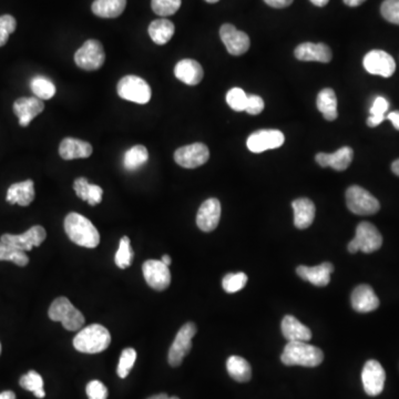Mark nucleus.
Wrapping results in <instances>:
<instances>
[{
	"instance_id": "obj_36",
	"label": "nucleus",
	"mask_w": 399,
	"mask_h": 399,
	"mask_svg": "<svg viewBox=\"0 0 399 399\" xmlns=\"http://www.w3.org/2000/svg\"><path fill=\"white\" fill-rule=\"evenodd\" d=\"M133 251L131 249L130 240L127 236H123L120 240L119 249L114 256V262L119 269H127L132 264Z\"/></svg>"
},
{
	"instance_id": "obj_51",
	"label": "nucleus",
	"mask_w": 399,
	"mask_h": 399,
	"mask_svg": "<svg viewBox=\"0 0 399 399\" xmlns=\"http://www.w3.org/2000/svg\"><path fill=\"white\" fill-rule=\"evenodd\" d=\"M0 399H16V395L12 391H3L0 393Z\"/></svg>"
},
{
	"instance_id": "obj_21",
	"label": "nucleus",
	"mask_w": 399,
	"mask_h": 399,
	"mask_svg": "<svg viewBox=\"0 0 399 399\" xmlns=\"http://www.w3.org/2000/svg\"><path fill=\"white\" fill-rule=\"evenodd\" d=\"M351 307L358 313H369L380 306V298L367 284L357 286L351 293Z\"/></svg>"
},
{
	"instance_id": "obj_7",
	"label": "nucleus",
	"mask_w": 399,
	"mask_h": 399,
	"mask_svg": "<svg viewBox=\"0 0 399 399\" xmlns=\"http://www.w3.org/2000/svg\"><path fill=\"white\" fill-rule=\"evenodd\" d=\"M196 325L192 322L184 324L178 331L167 354V360L172 367L181 365L184 357L190 353L192 349V338L196 336Z\"/></svg>"
},
{
	"instance_id": "obj_32",
	"label": "nucleus",
	"mask_w": 399,
	"mask_h": 399,
	"mask_svg": "<svg viewBox=\"0 0 399 399\" xmlns=\"http://www.w3.org/2000/svg\"><path fill=\"white\" fill-rule=\"evenodd\" d=\"M149 160V152L145 145H138L131 147L123 156V165L129 171H134L145 165Z\"/></svg>"
},
{
	"instance_id": "obj_29",
	"label": "nucleus",
	"mask_w": 399,
	"mask_h": 399,
	"mask_svg": "<svg viewBox=\"0 0 399 399\" xmlns=\"http://www.w3.org/2000/svg\"><path fill=\"white\" fill-rule=\"evenodd\" d=\"M125 6L127 0H94L91 9L98 17L116 18L125 12Z\"/></svg>"
},
{
	"instance_id": "obj_49",
	"label": "nucleus",
	"mask_w": 399,
	"mask_h": 399,
	"mask_svg": "<svg viewBox=\"0 0 399 399\" xmlns=\"http://www.w3.org/2000/svg\"><path fill=\"white\" fill-rule=\"evenodd\" d=\"M386 118H387L389 121H391L393 127L399 131V110L393 111L391 114H388Z\"/></svg>"
},
{
	"instance_id": "obj_20",
	"label": "nucleus",
	"mask_w": 399,
	"mask_h": 399,
	"mask_svg": "<svg viewBox=\"0 0 399 399\" xmlns=\"http://www.w3.org/2000/svg\"><path fill=\"white\" fill-rule=\"evenodd\" d=\"M295 57L300 61H317L329 63L333 57L331 48L325 43H304L296 47Z\"/></svg>"
},
{
	"instance_id": "obj_45",
	"label": "nucleus",
	"mask_w": 399,
	"mask_h": 399,
	"mask_svg": "<svg viewBox=\"0 0 399 399\" xmlns=\"http://www.w3.org/2000/svg\"><path fill=\"white\" fill-rule=\"evenodd\" d=\"M264 109V101L260 96H255V94H249L247 96V114L256 116L260 114Z\"/></svg>"
},
{
	"instance_id": "obj_27",
	"label": "nucleus",
	"mask_w": 399,
	"mask_h": 399,
	"mask_svg": "<svg viewBox=\"0 0 399 399\" xmlns=\"http://www.w3.org/2000/svg\"><path fill=\"white\" fill-rule=\"evenodd\" d=\"M7 201L10 204H19L21 207H28L34 200V184L32 180H25L19 183L12 184L7 191Z\"/></svg>"
},
{
	"instance_id": "obj_55",
	"label": "nucleus",
	"mask_w": 399,
	"mask_h": 399,
	"mask_svg": "<svg viewBox=\"0 0 399 399\" xmlns=\"http://www.w3.org/2000/svg\"><path fill=\"white\" fill-rule=\"evenodd\" d=\"M162 263H165L167 266H170L171 263H172V260H171L170 256L169 255H163L161 258Z\"/></svg>"
},
{
	"instance_id": "obj_54",
	"label": "nucleus",
	"mask_w": 399,
	"mask_h": 399,
	"mask_svg": "<svg viewBox=\"0 0 399 399\" xmlns=\"http://www.w3.org/2000/svg\"><path fill=\"white\" fill-rule=\"evenodd\" d=\"M391 171H393L396 176H399V158L396 160V161L393 162V165H391Z\"/></svg>"
},
{
	"instance_id": "obj_9",
	"label": "nucleus",
	"mask_w": 399,
	"mask_h": 399,
	"mask_svg": "<svg viewBox=\"0 0 399 399\" xmlns=\"http://www.w3.org/2000/svg\"><path fill=\"white\" fill-rule=\"evenodd\" d=\"M209 158V147L201 142L178 147L174 152V161L185 169H196L205 165Z\"/></svg>"
},
{
	"instance_id": "obj_15",
	"label": "nucleus",
	"mask_w": 399,
	"mask_h": 399,
	"mask_svg": "<svg viewBox=\"0 0 399 399\" xmlns=\"http://www.w3.org/2000/svg\"><path fill=\"white\" fill-rule=\"evenodd\" d=\"M220 37L227 52L232 56H242L249 50V37L244 32L238 30L231 23H224L220 29Z\"/></svg>"
},
{
	"instance_id": "obj_57",
	"label": "nucleus",
	"mask_w": 399,
	"mask_h": 399,
	"mask_svg": "<svg viewBox=\"0 0 399 399\" xmlns=\"http://www.w3.org/2000/svg\"><path fill=\"white\" fill-rule=\"evenodd\" d=\"M0 354H1V345H0Z\"/></svg>"
},
{
	"instance_id": "obj_30",
	"label": "nucleus",
	"mask_w": 399,
	"mask_h": 399,
	"mask_svg": "<svg viewBox=\"0 0 399 399\" xmlns=\"http://www.w3.org/2000/svg\"><path fill=\"white\" fill-rule=\"evenodd\" d=\"M317 109L323 114L327 121H334L337 116V96L335 91L331 88H325L317 96Z\"/></svg>"
},
{
	"instance_id": "obj_34",
	"label": "nucleus",
	"mask_w": 399,
	"mask_h": 399,
	"mask_svg": "<svg viewBox=\"0 0 399 399\" xmlns=\"http://www.w3.org/2000/svg\"><path fill=\"white\" fill-rule=\"evenodd\" d=\"M20 386L25 391H32L37 398H45L43 377L37 371H30L20 378Z\"/></svg>"
},
{
	"instance_id": "obj_56",
	"label": "nucleus",
	"mask_w": 399,
	"mask_h": 399,
	"mask_svg": "<svg viewBox=\"0 0 399 399\" xmlns=\"http://www.w3.org/2000/svg\"><path fill=\"white\" fill-rule=\"evenodd\" d=\"M205 1L209 3H218V0H205Z\"/></svg>"
},
{
	"instance_id": "obj_19",
	"label": "nucleus",
	"mask_w": 399,
	"mask_h": 399,
	"mask_svg": "<svg viewBox=\"0 0 399 399\" xmlns=\"http://www.w3.org/2000/svg\"><path fill=\"white\" fill-rule=\"evenodd\" d=\"M333 272H334V265L329 262L313 266V267L300 265L296 269V273L302 280L309 282L313 285L320 286V287L329 285Z\"/></svg>"
},
{
	"instance_id": "obj_5",
	"label": "nucleus",
	"mask_w": 399,
	"mask_h": 399,
	"mask_svg": "<svg viewBox=\"0 0 399 399\" xmlns=\"http://www.w3.org/2000/svg\"><path fill=\"white\" fill-rule=\"evenodd\" d=\"M346 204L349 211L357 216H373L380 209L378 200L360 185H351L347 189Z\"/></svg>"
},
{
	"instance_id": "obj_16",
	"label": "nucleus",
	"mask_w": 399,
	"mask_h": 399,
	"mask_svg": "<svg viewBox=\"0 0 399 399\" xmlns=\"http://www.w3.org/2000/svg\"><path fill=\"white\" fill-rule=\"evenodd\" d=\"M221 218V203L218 198H207L201 204L196 216V225L203 232H212Z\"/></svg>"
},
{
	"instance_id": "obj_11",
	"label": "nucleus",
	"mask_w": 399,
	"mask_h": 399,
	"mask_svg": "<svg viewBox=\"0 0 399 399\" xmlns=\"http://www.w3.org/2000/svg\"><path fill=\"white\" fill-rule=\"evenodd\" d=\"M143 276L147 285L156 291H165L171 283V273L169 266L162 260H147L142 265Z\"/></svg>"
},
{
	"instance_id": "obj_22",
	"label": "nucleus",
	"mask_w": 399,
	"mask_h": 399,
	"mask_svg": "<svg viewBox=\"0 0 399 399\" xmlns=\"http://www.w3.org/2000/svg\"><path fill=\"white\" fill-rule=\"evenodd\" d=\"M353 156L354 152L351 147H342L334 153H318L315 160L320 167H331L336 171H344L351 165Z\"/></svg>"
},
{
	"instance_id": "obj_3",
	"label": "nucleus",
	"mask_w": 399,
	"mask_h": 399,
	"mask_svg": "<svg viewBox=\"0 0 399 399\" xmlns=\"http://www.w3.org/2000/svg\"><path fill=\"white\" fill-rule=\"evenodd\" d=\"M110 342V333L105 326L99 324L85 327L74 338V349L85 354L101 353L108 349Z\"/></svg>"
},
{
	"instance_id": "obj_24",
	"label": "nucleus",
	"mask_w": 399,
	"mask_h": 399,
	"mask_svg": "<svg viewBox=\"0 0 399 399\" xmlns=\"http://www.w3.org/2000/svg\"><path fill=\"white\" fill-rule=\"evenodd\" d=\"M280 329L287 342H309L311 338V329L291 315L284 317Z\"/></svg>"
},
{
	"instance_id": "obj_17",
	"label": "nucleus",
	"mask_w": 399,
	"mask_h": 399,
	"mask_svg": "<svg viewBox=\"0 0 399 399\" xmlns=\"http://www.w3.org/2000/svg\"><path fill=\"white\" fill-rule=\"evenodd\" d=\"M360 251L373 253L380 249L382 244V236L377 227L369 222H362L356 229V235L353 238Z\"/></svg>"
},
{
	"instance_id": "obj_28",
	"label": "nucleus",
	"mask_w": 399,
	"mask_h": 399,
	"mask_svg": "<svg viewBox=\"0 0 399 399\" xmlns=\"http://www.w3.org/2000/svg\"><path fill=\"white\" fill-rule=\"evenodd\" d=\"M147 32H149L153 43L162 45L170 41L174 32H176V27L170 20L162 18V19L153 20L149 25Z\"/></svg>"
},
{
	"instance_id": "obj_53",
	"label": "nucleus",
	"mask_w": 399,
	"mask_h": 399,
	"mask_svg": "<svg viewBox=\"0 0 399 399\" xmlns=\"http://www.w3.org/2000/svg\"><path fill=\"white\" fill-rule=\"evenodd\" d=\"M147 399H180L178 397L173 396L169 397L167 393H158V395H154V396L150 397Z\"/></svg>"
},
{
	"instance_id": "obj_48",
	"label": "nucleus",
	"mask_w": 399,
	"mask_h": 399,
	"mask_svg": "<svg viewBox=\"0 0 399 399\" xmlns=\"http://www.w3.org/2000/svg\"><path fill=\"white\" fill-rule=\"evenodd\" d=\"M266 5L273 8H285L289 7L294 0H264Z\"/></svg>"
},
{
	"instance_id": "obj_40",
	"label": "nucleus",
	"mask_w": 399,
	"mask_h": 399,
	"mask_svg": "<svg viewBox=\"0 0 399 399\" xmlns=\"http://www.w3.org/2000/svg\"><path fill=\"white\" fill-rule=\"evenodd\" d=\"M136 360V351L134 349L129 347V349H125V351H122L121 356H120L119 365H118V369H116V373H118V376L120 378H125L129 375L133 366H134Z\"/></svg>"
},
{
	"instance_id": "obj_10",
	"label": "nucleus",
	"mask_w": 399,
	"mask_h": 399,
	"mask_svg": "<svg viewBox=\"0 0 399 399\" xmlns=\"http://www.w3.org/2000/svg\"><path fill=\"white\" fill-rule=\"evenodd\" d=\"M45 238H47L45 229L40 225H34V227H30L28 231H25L23 234L1 235L0 241L14 247V249L27 252V251H32V247H39L40 244L45 241Z\"/></svg>"
},
{
	"instance_id": "obj_47",
	"label": "nucleus",
	"mask_w": 399,
	"mask_h": 399,
	"mask_svg": "<svg viewBox=\"0 0 399 399\" xmlns=\"http://www.w3.org/2000/svg\"><path fill=\"white\" fill-rule=\"evenodd\" d=\"M102 196H103V190L99 185L96 184H90L89 187L88 196H87V202L90 205H96L102 201Z\"/></svg>"
},
{
	"instance_id": "obj_35",
	"label": "nucleus",
	"mask_w": 399,
	"mask_h": 399,
	"mask_svg": "<svg viewBox=\"0 0 399 399\" xmlns=\"http://www.w3.org/2000/svg\"><path fill=\"white\" fill-rule=\"evenodd\" d=\"M388 107L389 103L384 96H377L369 110L371 116L367 119L368 127H375L380 125L386 119L385 114L387 112Z\"/></svg>"
},
{
	"instance_id": "obj_37",
	"label": "nucleus",
	"mask_w": 399,
	"mask_h": 399,
	"mask_svg": "<svg viewBox=\"0 0 399 399\" xmlns=\"http://www.w3.org/2000/svg\"><path fill=\"white\" fill-rule=\"evenodd\" d=\"M0 260H10L18 266H25L29 263V258L23 251L14 249L0 241Z\"/></svg>"
},
{
	"instance_id": "obj_2",
	"label": "nucleus",
	"mask_w": 399,
	"mask_h": 399,
	"mask_svg": "<svg viewBox=\"0 0 399 399\" xmlns=\"http://www.w3.org/2000/svg\"><path fill=\"white\" fill-rule=\"evenodd\" d=\"M280 360L286 366L316 367L324 360V353L316 346L306 342H289L286 344Z\"/></svg>"
},
{
	"instance_id": "obj_31",
	"label": "nucleus",
	"mask_w": 399,
	"mask_h": 399,
	"mask_svg": "<svg viewBox=\"0 0 399 399\" xmlns=\"http://www.w3.org/2000/svg\"><path fill=\"white\" fill-rule=\"evenodd\" d=\"M227 369L229 376L238 382H247L252 377V368L247 360L241 356H231L227 360Z\"/></svg>"
},
{
	"instance_id": "obj_42",
	"label": "nucleus",
	"mask_w": 399,
	"mask_h": 399,
	"mask_svg": "<svg viewBox=\"0 0 399 399\" xmlns=\"http://www.w3.org/2000/svg\"><path fill=\"white\" fill-rule=\"evenodd\" d=\"M17 23L10 14L0 16V47L6 45L9 39V34L16 30Z\"/></svg>"
},
{
	"instance_id": "obj_43",
	"label": "nucleus",
	"mask_w": 399,
	"mask_h": 399,
	"mask_svg": "<svg viewBox=\"0 0 399 399\" xmlns=\"http://www.w3.org/2000/svg\"><path fill=\"white\" fill-rule=\"evenodd\" d=\"M380 12L387 21L399 25V0H385L380 7Z\"/></svg>"
},
{
	"instance_id": "obj_13",
	"label": "nucleus",
	"mask_w": 399,
	"mask_h": 399,
	"mask_svg": "<svg viewBox=\"0 0 399 399\" xmlns=\"http://www.w3.org/2000/svg\"><path fill=\"white\" fill-rule=\"evenodd\" d=\"M285 136L283 132L274 129H264L253 132L247 138V145L253 153L264 152L271 149H276L283 145Z\"/></svg>"
},
{
	"instance_id": "obj_33",
	"label": "nucleus",
	"mask_w": 399,
	"mask_h": 399,
	"mask_svg": "<svg viewBox=\"0 0 399 399\" xmlns=\"http://www.w3.org/2000/svg\"><path fill=\"white\" fill-rule=\"evenodd\" d=\"M30 88L34 96L41 100L51 99L56 94V85L43 76H34L30 83Z\"/></svg>"
},
{
	"instance_id": "obj_44",
	"label": "nucleus",
	"mask_w": 399,
	"mask_h": 399,
	"mask_svg": "<svg viewBox=\"0 0 399 399\" xmlns=\"http://www.w3.org/2000/svg\"><path fill=\"white\" fill-rule=\"evenodd\" d=\"M89 399L108 398V388L105 387L100 380H91L85 388Z\"/></svg>"
},
{
	"instance_id": "obj_6",
	"label": "nucleus",
	"mask_w": 399,
	"mask_h": 399,
	"mask_svg": "<svg viewBox=\"0 0 399 399\" xmlns=\"http://www.w3.org/2000/svg\"><path fill=\"white\" fill-rule=\"evenodd\" d=\"M116 91L121 99L145 105L151 99V88L145 79L136 76H125L120 79Z\"/></svg>"
},
{
	"instance_id": "obj_25",
	"label": "nucleus",
	"mask_w": 399,
	"mask_h": 399,
	"mask_svg": "<svg viewBox=\"0 0 399 399\" xmlns=\"http://www.w3.org/2000/svg\"><path fill=\"white\" fill-rule=\"evenodd\" d=\"M92 151L90 143L74 138H65L59 145V154L63 160L89 158Z\"/></svg>"
},
{
	"instance_id": "obj_18",
	"label": "nucleus",
	"mask_w": 399,
	"mask_h": 399,
	"mask_svg": "<svg viewBox=\"0 0 399 399\" xmlns=\"http://www.w3.org/2000/svg\"><path fill=\"white\" fill-rule=\"evenodd\" d=\"M45 110L43 100L37 96L19 98L14 103V112L19 119L21 127H28L29 123Z\"/></svg>"
},
{
	"instance_id": "obj_4",
	"label": "nucleus",
	"mask_w": 399,
	"mask_h": 399,
	"mask_svg": "<svg viewBox=\"0 0 399 399\" xmlns=\"http://www.w3.org/2000/svg\"><path fill=\"white\" fill-rule=\"evenodd\" d=\"M48 315L51 320L63 324L67 331H79L85 325L83 313L76 309L67 298H56L49 307Z\"/></svg>"
},
{
	"instance_id": "obj_26",
	"label": "nucleus",
	"mask_w": 399,
	"mask_h": 399,
	"mask_svg": "<svg viewBox=\"0 0 399 399\" xmlns=\"http://www.w3.org/2000/svg\"><path fill=\"white\" fill-rule=\"evenodd\" d=\"M291 207L294 209L295 227L300 229H305L311 227L314 221L315 212H316L314 203L309 198H298L293 201Z\"/></svg>"
},
{
	"instance_id": "obj_14",
	"label": "nucleus",
	"mask_w": 399,
	"mask_h": 399,
	"mask_svg": "<svg viewBox=\"0 0 399 399\" xmlns=\"http://www.w3.org/2000/svg\"><path fill=\"white\" fill-rule=\"evenodd\" d=\"M362 380L368 396H378L385 386V371L377 360H368L362 368Z\"/></svg>"
},
{
	"instance_id": "obj_38",
	"label": "nucleus",
	"mask_w": 399,
	"mask_h": 399,
	"mask_svg": "<svg viewBox=\"0 0 399 399\" xmlns=\"http://www.w3.org/2000/svg\"><path fill=\"white\" fill-rule=\"evenodd\" d=\"M247 283V275L243 272L229 273L224 276L222 286L224 291L229 294L241 291Z\"/></svg>"
},
{
	"instance_id": "obj_12",
	"label": "nucleus",
	"mask_w": 399,
	"mask_h": 399,
	"mask_svg": "<svg viewBox=\"0 0 399 399\" xmlns=\"http://www.w3.org/2000/svg\"><path fill=\"white\" fill-rule=\"evenodd\" d=\"M362 65L369 74L384 76V78L393 76L396 70L395 60L391 54L384 50L369 51L364 57Z\"/></svg>"
},
{
	"instance_id": "obj_46",
	"label": "nucleus",
	"mask_w": 399,
	"mask_h": 399,
	"mask_svg": "<svg viewBox=\"0 0 399 399\" xmlns=\"http://www.w3.org/2000/svg\"><path fill=\"white\" fill-rule=\"evenodd\" d=\"M89 187L90 183L85 178H78L74 182V190L76 192V196L81 198L83 201H87V196H88Z\"/></svg>"
},
{
	"instance_id": "obj_50",
	"label": "nucleus",
	"mask_w": 399,
	"mask_h": 399,
	"mask_svg": "<svg viewBox=\"0 0 399 399\" xmlns=\"http://www.w3.org/2000/svg\"><path fill=\"white\" fill-rule=\"evenodd\" d=\"M345 5L349 7H358L362 5V3H365L366 0H342Z\"/></svg>"
},
{
	"instance_id": "obj_1",
	"label": "nucleus",
	"mask_w": 399,
	"mask_h": 399,
	"mask_svg": "<svg viewBox=\"0 0 399 399\" xmlns=\"http://www.w3.org/2000/svg\"><path fill=\"white\" fill-rule=\"evenodd\" d=\"M63 227L70 241L76 245L87 249H94L99 245V231L89 218L79 213H69L68 216H65Z\"/></svg>"
},
{
	"instance_id": "obj_39",
	"label": "nucleus",
	"mask_w": 399,
	"mask_h": 399,
	"mask_svg": "<svg viewBox=\"0 0 399 399\" xmlns=\"http://www.w3.org/2000/svg\"><path fill=\"white\" fill-rule=\"evenodd\" d=\"M181 0H152L151 7L153 12L162 17L172 16L181 7Z\"/></svg>"
},
{
	"instance_id": "obj_41",
	"label": "nucleus",
	"mask_w": 399,
	"mask_h": 399,
	"mask_svg": "<svg viewBox=\"0 0 399 399\" xmlns=\"http://www.w3.org/2000/svg\"><path fill=\"white\" fill-rule=\"evenodd\" d=\"M227 105L234 111H245L247 94L241 88H233L227 94Z\"/></svg>"
},
{
	"instance_id": "obj_52",
	"label": "nucleus",
	"mask_w": 399,
	"mask_h": 399,
	"mask_svg": "<svg viewBox=\"0 0 399 399\" xmlns=\"http://www.w3.org/2000/svg\"><path fill=\"white\" fill-rule=\"evenodd\" d=\"M313 5L317 7H324L329 3V0H309Z\"/></svg>"
},
{
	"instance_id": "obj_23",
	"label": "nucleus",
	"mask_w": 399,
	"mask_h": 399,
	"mask_svg": "<svg viewBox=\"0 0 399 399\" xmlns=\"http://www.w3.org/2000/svg\"><path fill=\"white\" fill-rule=\"evenodd\" d=\"M174 74L180 81L187 85H196L203 79L202 65L192 59H183L176 63Z\"/></svg>"
},
{
	"instance_id": "obj_8",
	"label": "nucleus",
	"mask_w": 399,
	"mask_h": 399,
	"mask_svg": "<svg viewBox=\"0 0 399 399\" xmlns=\"http://www.w3.org/2000/svg\"><path fill=\"white\" fill-rule=\"evenodd\" d=\"M105 61L103 45L98 40H87L74 54V63L85 71L98 70Z\"/></svg>"
}]
</instances>
